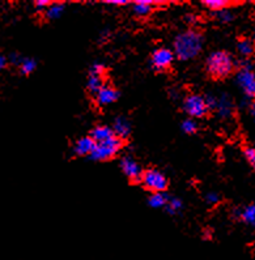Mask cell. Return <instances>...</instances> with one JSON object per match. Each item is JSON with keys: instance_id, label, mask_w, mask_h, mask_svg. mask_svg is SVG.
<instances>
[{"instance_id": "1", "label": "cell", "mask_w": 255, "mask_h": 260, "mask_svg": "<svg viewBox=\"0 0 255 260\" xmlns=\"http://www.w3.org/2000/svg\"><path fill=\"white\" fill-rule=\"evenodd\" d=\"M203 36L199 31H183L174 40V55L179 60H190L199 55V52L203 49Z\"/></svg>"}, {"instance_id": "2", "label": "cell", "mask_w": 255, "mask_h": 260, "mask_svg": "<svg viewBox=\"0 0 255 260\" xmlns=\"http://www.w3.org/2000/svg\"><path fill=\"white\" fill-rule=\"evenodd\" d=\"M207 71L216 79H222L232 74L234 68V60L228 52L215 51L207 59Z\"/></svg>"}, {"instance_id": "3", "label": "cell", "mask_w": 255, "mask_h": 260, "mask_svg": "<svg viewBox=\"0 0 255 260\" xmlns=\"http://www.w3.org/2000/svg\"><path fill=\"white\" fill-rule=\"evenodd\" d=\"M122 145V140L117 138V136H114L110 140L95 144L94 149H93L92 154L89 157L94 159V161H106V159H110L114 156H117L119 153Z\"/></svg>"}, {"instance_id": "4", "label": "cell", "mask_w": 255, "mask_h": 260, "mask_svg": "<svg viewBox=\"0 0 255 260\" xmlns=\"http://www.w3.org/2000/svg\"><path fill=\"white\" fill-rule=\"evenodd\" d=\"M140 182L147 190L152 191L153 193L164 192L168 188V179L163 173L156 170V169H148V170L143 172Z\"/></svg>"}, {"instance_id": "5", "label": "cell", "mask_w": 255, "mask_h": 260, "mask_svg": "<svg viewBox=\"0 0 255 260\" xmlns=\"http://www.w3.org/2000/svg\"><path fill=\"white\" fill-rule=\"evenodd\" d=\"M236 80L237 84L240 85V88L242 89L243 93L246 94V97H255V74L250 63L245 61L241 66L240 71H238V74L236 76Z\"/></svg>"}, {"instance_id": "6", "label": "cell", "mask_w": 255, "mask_h": 260, "mask_svg": "<svg viewBox=\"0 0 255 260\" xmlns=\"http://www.w3.org/2000/svg\"><path fill=\"white\" fill-rule=\"evenodd\" d=\"M183 110L188 114L191 119L193 118H202L208 111L206 98L199 94H190L184 100Z\"/></svg>"}, {"instance_id": "7", "label": "cell", "mask_w": 255, "mask_h": 260, "mask_svg": "<svg viewBox=\"0 0 255 260\" xmlns=\"http://www.w3.org/2000/svg\"><path fill=\"white\" fill-rule=\"evenodd\" d=\"M174 60V51L166 47L154 50L151 58V66L156 71H164L169 68Z\"/></svg>"}, {"instance_id": "8", "label": "cell", "mask_w": 255, "mask_h": 260, "mask_svg": "<svg viewBox=\"0 0 255 260\" xmlns=\"http://www.w3.org/2000/svg\"><path fill=\"white\" fill-rule=\"evenodd\" d=\"M120 169L124 173V175L130 178L131 181L138 182L142 179V168H140V165L136 162L133 157H123L122 161H120Z\"/></svg>"}, {"instance_id": "9", "label": "cell", "mask_w": 255, "mask_h": 260, "mask_svg": "<svg viewBox=\"0 0 255 260\" xmlns=\"http://www.w3.org/2000/svg\"><path fill=\"white\" fill-rule=\"evenodd\" d=\"M118 97H119V93H118L117 89H114L113 86L105 84L100 89L99 93L95 94V101L101 106H108V105H111L117 101Z\"/></svg>"}, {"instance_id": "10", "label": "cell", "mask_w": 255, "mask_h": 260, "mask_svg": "<svg viewBox=\"0 0 255 260\" xmlns=\"http://www.w3.org/2000/svg\"><path fill=\"white\" fill-rule=\"evenodd\" d=\"M95 147V141L90 136L81 138L76 141L74 152L76 156H90Z\"/></svg>"}, {"instance_id": "11", "label": "cell", "mask_w": 255, "mask_h": 260, "mask_svg": "<svg viewBox=\"0 0 255 260\" xmlns=\"http://www.w3.org/2000/svg\"><path fill=\"white\" fill-rule=\"evenodd\" d=\"M114 136H115V134H114L113 128H110L108 125H97L90 132V138L95 141V144H100V143H104L106 140H110Z\"/></svg>"}, {"instance_id": "12", "label": "cell", "mask_w": 255, "mask_h": 260, "mask_svg": "<svg viewBox=\"0 0 255 260\" xmlns=\"http://www.w3.org/2000/svg\"><path fill=\"white\" fill-rule=\"evenodd\" d=\"M113 131L114 134H115V136L122 140V139L129 138L130 134H131V124H130V122L126 118L119 116V118H117V119L114 120Z\"/></svg>"}, {"instance_id": "13", "label": "cell", "mask_w": 255, "mask_h": 260, "mask_svg": "<svg viewBox=\"0 0 255 260\" xmlns=\"http://www.w3.org/2000/svg\"><path fill=\"white\" fill-rule=\"evenodd\" d=\"M216 110L218 111V115L221 118H229L233 113V101L228 94H222L221 97L217 98V106Z\"/></svg>"}, {"instance_id": "14", "label": "cell", "mask_w": 255, "mask_h": 260, "mask_svg": "<svg viewBox=\"0 0 255 260\" xmlns=\"http://www.w3.org/2000/svg\"><path fill=\"white\" fill-rule=\"evenodd\" d=\"M153 4H156V2H152V0H139L134 3V13L139 17H144L148 16L153 10Z\"/></svg>"}, {"instance_id": "15", "label": "cell", "mask_w": 255, "mask_h": 260, "mask_svg": "<svg viewBox=\"0 0 255 260\" xmlns=\"http://www.w3.org/2000/svg\"><path fill=\"white\" fill-rule=\"evenodd\" d=\"M238 214L243 220V222H246L247 225H251V226H255V204L247 205L246 208L238 212Z\"/></svg>"}, {"instance_id": "16", "label": "cell", "mask_w": 255, "mask_h": 260, "mask_svg": "<svg viewBox=\"0 0 255 260\" xmlns=\"http://www.w3.org/2000/svg\"><path fill=\"white\" fill-rule=\"evenodd\" d=\"M63 11H65V4L63 3H51L46 10V12H45V15L49 20H56L60 17Z\"/></svg>"}, {"instance_id": "17", "label": "cell", "mask_w": 255, "mask_h": 260, "mask_svg": "<svg viewBox=\"0 0 255 260\" xmlns=\"http://www.w3.org/2000/svg\"><path fill=\"white\" fill-rule=\"evenodd\" d=\"M168 198L166 195H164L163 192H154L152 193V196L149 198L148 203L151 205L152 208H165L166 203H168Z\"/></svg>"}, {"instance_id": "18", "label": "cell", "mask_w": 255, "mask_h": 260, "mask_svg": "<svg viewBox=\"0 0 255 260\" xmlns=\"http://www.w3.org/2000/svg\"><path fill=\"white\" fill-rule=\"evenodd\" d=\"M237 50H238V52H240L241 55L249 56L254 52V45H252L251 41L247 40V38H242V40H240L238 43H237Z\"/></svg>"}, {"instance_id": "19", "label": "cell", "mask_w": 255, "mask_h": 260, "mask_svg": "<svg viewBox=\"0 0 255 260\" xmlns=\"http://www.w3.org/2000/svg\"><path fill=\"white\" fill-rule=\"evenodd\" d=\"M203 4L208 10L213 11V12H218V11L227 10L228 6H229V2H227V0H204Z\"/></svg>"}, {"instance_id": "20", "label": "cell", "mask_w": 255, "mask_h": 260, "mask_svg": "<svg viewBox=\"0 0 255 260\" xmlns=\"http://www.w3.org/2000/svg\"><path fill=\"white\" fill-rule=\"evenodd\" d=\"M104 85L105 84L104 81H102V77L90 76L89 75V79H88V84H86V86H88V90H89L90 93L97 94L100 89H101Z\"/></svg>"}, {"instance_id": "21", "label": "cell", "mask_w": 255, "mask_h": 260, "mask_svg": "<svg viewBox=\"0 0 255 260\" xmlns=\"http://www.w3.org/2000/svg\"><path fill=\"white\" fill-rule=\"evenodd\" d=\"M19 67L22 75H30L37 68V61L31 58H24Z\"/></svg>"}, {"instance_id": "22", "label": "cell", "mask_w": 255, "mask_h": 260, "mask_svg": "<svg viewBox=\"0 0 255 260\" xmlns=\"http://www.w3.org/2000/svg\"><path fill=\"white\" fill-rule=\"evenodd\" d=\"M181 208H182V202L179 199H177V198H170L165 205L166 212L170 214H175Z\"/></svg>"}, {"instance_id": "23", "label": "cell", "mask_w": 255, "mask_h": 260, "mask_svg": "<svg viewBox=\"0 0 255 260\" xmlns=\"http://www.w3.org/2000/svg\"><path fill=\"white\" fill-rule=\"evenodd\" d=\"M198 129V125L197 123H195L194 119H186L183 120V123H182V131L184 132V134H188V135H191V134H195Z\"/></svg>"}, {"instance_id": "24", "label": "cell", "mask_w": 255, "mask_h": 260, "mask_svg": "<svg viewBox=\"0 0 255 260\" xmlns=\"http://www.w3.org/2000/svg\"><path fill=\"white\" fill-rule=\"evenodd\" d=\"M215 15H216V19H217L220 22H224V24L231 22L232 20L234 19V15L229 10L218 11V12H215Z\"/></svg>"}, {"instance_id": "25", "label": "cell", "mask_w": 255, "mask_h": 260, "mask_svg": "<svg viewBox=\"0 0 255 260\" xmlns=\"http://www.w3.org/2000/svg\"><path fill=\"white\" fill-rule=\"evenodd\" d=\"M104 74H105V67L102 64H100V63H94L89 70L90 76L102 77L104 76Z\"/></svg>"}, {"instance_id": "26", "label": "cell", "mask_w": 255, "mask_h": 260, "mask_svg": "<svg viewBox=\"0 0 255 260\" xmlns=\"http://www.w3.org/2000/svg\"><path fill=\"white\" fill-rule=\"evenodd\" d=\"M50 4H51V2H49V0H37V2L34 3V6H36V10H37L38 12H41V11H45V12H46V10L50 7Z\"/></svg>"}, {"instance_id": "27", "label": "cell", "mask_w": 255, "mask_h": 260, "mask_svg": "<svg viewBox=\"0 0 255 260\" xmlns=\"http://www.w3.org/2000/svg\"><path fill=\"white\" fill-rule=\"evenodd\" d=\"M245 157L247 158V161H249V162H251L252 165H254L255 164V148H252V147L246 148Z\"/></svg>"}, {"instance_id": "28", "label": "cell", "mask_w": 255, "mask_h": 260, "mask_svg": "<svg viewBox=\"0 0 255 260\" xmlns=\"http://www.w3.org/2000/svg\"><path fill=\"white\" fill-rule=\"evenodd\" d=\"M206 199L209 204H217L218 200H220V196H218V193H216V192H209V193H207Z\"/></svg>"}, {"instance_id": "29", "label": "cell", "mask_w": 255, "mask_h": 260, "mask_svg": "<svg viewBox=\"0 0 255 260\" xmlns=\"http://www.w3.org/2000/svg\"><path fill=\"white\" fill-rule=\"evenodd\" d=\"M10 59H11V63L20 66V64H21V61H22V59H24V58H21V56L17 55V54H12Z\"/></svg>"}, {"instance_id": "30", "label": "cell", "mask_w": 255, "mask_h": 260, "mask_svg": "<svg viewBox=\"0 0 255 260\" xmlns=\"http://www.w3.org/2000/svg\"><path fill=\"white\" fill-rule=\"evenodd\" d=\"M106 4H111V6H126V4H129V2H126V0H109V2H106Z\"/></svg>"}, {"instance_id": "31", "label": "cell", "mask_w": 255, "mask_h": 260, "mask_svg": "<svg viewBox=\"0 0 255 260\" xmlns=\"http://www.w3.org/2000/svg\"><path fill=\"white\" fill-rule=\"evenodd\" d=\"M6 66H7V58L3 55V54H0V71L4 70Z\"/></svg>"}, {"instance_id": "32", "label": "cell", "mask_w": 255, "mask_h": 260, "mask_svg": "<svg viewBox=\"0 0 255 260\" xmlns=\"http://www.w3.org/2000/svg\"><path fill=\"white\" fill-rule=\"evenodd\" d=\"M250 114H251V116L255 120V102H252L251 106H250Z\"/></svg>"}, {"instance_id": "33", "label": "cell", "mask_w": 255, "mask_h": 260, "mask_svg": "<svg viewBox=\"0 0 255 260\" xmlns=\"http://www.w3.org/2000/svg\"><path fill=\"white\" fill-rule=\"evenodd\" d=\"M186 21L191 22V24H193V22H195V21H197V20H195L194 16H186Z\"/></svg>"}, {"instance_id": "34", "label": "cell", "mask_w": 255, "mask_h": 260, "mask_svg": "<svg viewBox=\"0 0 255 260\" xmlns=\"http://www.w3.org/2000/svg\"><path fill=\"white\" fill-rule=\"evenodd\" d=\"M254 169H255V164H254Z\"/></svg>"}]
</instances>
